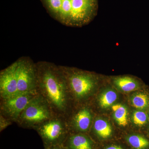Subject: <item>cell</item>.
Returning <instances> with one entry per match:
<instances>
[{"mask_svg":"<svg viewBox=\"0 0 149 149\" xmlns=\"http://www.w3.org/2000/svg\"><path fill=\"white\" fill-rule=\"evenodd\" d=\"M36 64L37 93L49 105L56 115L66 119L74 105L59 65L45 61Z\"/></svg>","mask_w":149,"mask_h":149,"instance_id":"cell-1","label":"cell"},{"mask_svg":"<svg viewBox=\"0 0 149 149\" xmlns=\"http://www.w3.org/2000/svg\"><path fill=\"white\" fill-rule=\"evenodd\" d=\"M66 80L74 104L85 101L92 95L97 85L95 77L90 72L59 65Z\"/></svg>","mask_w":149,"mask_h":149,"instance_id":"cell-2","label":"cell"},{"mask_svg":"<svg viewBox=\"0 0 149 149\" xmlns=\"http://www.w3.org/2000/svg\"><path fill=\"white\" fill-rule=\"evenodd\" d=\"M56 115L49 105L38 94L29 102L16 123L21 128L34 130Z\"/></svg>","mask_w":149,"mask_h":149,"instance_id":"cell-3","label":"cell"},{"mask_svg":"<svg viewBox=\"0 0 149 149\" xmlns=\"http://www.w3.org/2000/svg\"><path fill=\"white\" fill-rule=\"evenodd\" d=\"M42 141L44 148L63 145L70 130L65 118L55 116L35 128Z\"/></svg>","mask_w":149,"mask_h":149,"instance_id":"cell-4","label":"cell"},{"mask_svg":"<svg viewBox=\"0 0 149 149\" xmlns=\"http://www.w3.org/2000/svg\"><path fill=\"white\" fill-rule=\"evenodd\" d=\"M38 94L37 91L18 93L9 97L1 99L0 114L16 123L29 102Z\"/></svg>","mask_w":149,"mask_h":149,"instance_id":"cell-5","label":"cell"},{"mask_svg":"<svg viewBox=\"0 0 149 149\" xmlns=\"http://www.w3.org/2000/svg\"><path fill=\"white\" fill-rule=\"evenodd\" d=\"M16 76L18 93L37 91V71L36 63L28 58L17 61Z\"/></svg>","mask_w":149,"mask_h":149,"instance_id":"cell-6","label":"cell"},{"mask_svg":"<svg viewBox=\"0 0 149 149\" xmlns=\"http://www.w3.org/2000/svg\"><path fill=\"white\" fill-rule=\"evenodd\" d=\"M66 120L70 133H85L91 129L93 113L88 107H81L76 111L73 110Z\"/></svg>","mask_w":149,"mask_h":149,"instance_id":"cell-7","label":"cell"},{"mask_svg":"<svg viewBox=\"0 0 149 149\" xmlns=\"http://www.w3.org/2000/svg\"><path fill=\"white\" fill-rule=\"evenodd\" d=\"M17 62L1 70L0 72V99L6 98L18 93L16 68Z\"/></svg>","mask_w":149,"mask_h":149,"instance_id":"cell-8","label":"cell"},{"mask_svg":"<svg viewBox=\"0 0 149 149\" xmlns=\"http://www.w3.org/2000/svg\"><path fill=\"white\" fill-rule=\"evenodd\" d=\"M70 26L87 23L91 19L94 6L93 0H71Z\"/></svg>","mask_w":149,"mask_h":149,"instance_id":"cell-9","label":"cell"},{"mask_svg":"<svg viewBox=\"0 0 149 149\" xmlns=\"http://www.w3.org/2000/svg\"><path fill=\"white\" fill-rule=\"evenodd\" d=\"M68 149H93L91 139L85 133H70L63 144Z\"/></svg>","mask_w":149,"mask_h":149,"instance_id":"cell-10","label":"cell"},{"mask_svg":"<svg viewBox=\"0 0 149 149\" xmlns=\"http://www.w3.org/2000/svg\"><path fill=\"white\" fill-rule=\"evenodd\" d=\"M93 130L98 136L102 139H107L111 136L112 129L106 120L101 118H96L93 122Z\"/></svg>","mask_w":149,"mask_h":149,"instance_id":"cell-11","label":"cell"},{"mask_svg":"<svg viewBox=\"0 0 149 149\" xmlns=\"http://www.w3.org/2000/svg\"><path fill=\"white\" fill-rule=\"evenodd\" d=\"M113 82L118 89L124 92H132L139 88L138 82L130 77H117L114 79Z\"/></svg>","mask_w":149,"mask_h":149,"instance_id":"cell-12","label":"cell"},{"mask_svg":"<svg viewBox=\"0 0 149 149\" xmlns=\"http://www.w3.org/2000/svg\"><path fill=\"white\" fill-rule=\"evenodd\" d=\"M113 117L118 124L125 126L128 124V110L126 107L120 104H116L112 107Z\"/></svg>","mask_w":149,"mask_h":149,"instance_id":"cell-13","label":"cell"},{"mask_svg":"<svg viewBox=\"0 0 149 149\" xmlns=\"http://www.w3.org/2000/svg\"><path fill=\"white\" fill-rule=\"evenodd\" d=\"M118 98L116 92L110 90L104 92L99 98V104L101 107L107 108L111 106Z\"/></svg>","mask_w":149,"mask_h":149,"instance_id":"cell-14","label":"cell"},{"mask_svg":"<svg viewBox=\"0 0 149 149\" xmlns=\"http://www.w3.org/2000/svg\"><path fill=\"white\" fill-rule=\"evenodd\" d=\"M127 141L135 149H146L149 146V141L143 136L133 135L128 136Z\"/></svg>","mask_w":149,"mask_h":149,"instance_id":"cell-15","label":"cell"},{"mask_svg":"<svg viewBox=\"0 0 149 149\" xmlns=\"http://www.w3.org/2000/svg\"><path fill=\"white\" fill-rule=\"evenodd\" d=\"M131 103L136 108L143 109L146 108L149 104V98L146 94L143 93H137L132 96Z\"/></svg>","mask_w":149,"mask_h":149,"instance_id":"cell-16","label":"cell"},{"mask_svg":"<svg viewBox=\"0 0 149 149\" xmlns=\"http://www.w3.org/2000/svg\"><path fill=\"white\" fill-rule=\"evenodd\" d=\"M133 123L138 126L146 125L148 120V115L145 112L142 111H136L132 116Z\"/></svg>","mask_w":149,"mask_h":149,"instance_id":"cell-17","label":"cell"},{"mask_svg":"<svg viewBox=\"0 0 149 149\" xmlns=\"http://www.w3.org/2000/svg\"><path fill=\"white\" fill-rule=\"evenodd\" d=\"M13 122L10 119L0 114V132H1L7 128L8 126L12 125Z\"/></svg>","mask_w":149,"mask_h":149,"instance_id":"cell-18","label":"cell"},{"mask_svg":"<svg viewBox=\"0 0 149 149\" xmlns=\"http://www.w3.org/2000/svg\"><path fill=\"white\" fill-rule=\"evenodd\" d=\"M45 149H68L63 145H57L49 147H46Z\"/></svg>","mask_w":149,"mask_h":149,"instance_id":"cell-19","label":"cell"},{"mask_svg":"<svg viewBox=\"0 0 149 149\" xmlns=\"http://www.w3.org/2000/svg\"><path fill=\"white\" fill-rule=\"evenodd\" d=\"M105 149H123L120 146H110L107 147Z\"/></svg>","mask_w":149,"mask_h":149,"instance_id":"cell-20","label":"cell"}]
</instances>
